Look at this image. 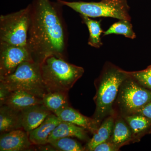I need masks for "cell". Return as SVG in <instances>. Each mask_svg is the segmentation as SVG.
<instances>
[{
    "instance_id": "obj_1",
    "label": "cell",
    "mask_w": 151,
    "mask_h": 151,
    "mask_svg": "<svg viewBox=\"0 0 151 151\" xmlns=\"http://www.w3.org/2000/svg\"><path fill=\"white\" fill-rule=\"evenodd\" d=\"M62 6L50 0L30 4L27 48L35 62L40 63L51 55L66 59L68 35Z\"/></svg>"
},
{
    "instance_id": "obj_2",
    "label": "cell",
    "mask_w": 151,
    "mask_h": 151,
    "mask_svg": "<svg viewBox=\"0 0 151 151\" xmlns=\"http://www.w3.org/2000/svg\"><path fill=\"white\" fill-rule=\"evenodd\" d=\"M129 76L128 71L111 63L104 65L94 83L96 92L94 100L96 108L92 118L100 125L108 116L114 115L113 106L120 86Z\"/></svg>"
},
{
    "instance_id": "obj_3",
    "label": "cell",
    "mask_w": 151,
    "mask_h": 151,
    "mask_svg": "<svg viewBox=\"0 0 151 151\" xmlns=\"http://www.w3.org/2000/svg\"><path fill=\"white\" fill-rule=\"evenodd\" d=\"M42 77L47 92L68 91L83 76V68L51 55L40 63Z\"/></svg>"
},
{
    "instance_id": "obj_4",
    "label": "cell",
    "mask_w": 151,
    "mask_h": 151,
    "mask_svg": "<svg viewBox=\"0 0 151 151\" xmlns=\"http://www.w3.org/2000/svg\"><path fill=\"white\" fill-rule=\"evenodd\" d=\"M1 82L11 91L22 90L42 98L47 92L40 70V63L35 61L22 63L9 75L0 76Z\"/></svg>"
},
{
    "instance_id": "obj_5",
    "label": "cell",
    "mask_w": 151,
    "mask_h": 151,
    "mask_svg": "<svg viewBox=\"0 0 151 151\" xmlns=\"http://www.w3.org/2000/svg\"><path fill=\"white\" fill-rule=\"evenodd\" d=\"M81 15L90 18L111 17L131 21L127 0H100V2H68L57 0Z\"/></svg>"
},
{
    "instance_id": "obj_6",
    "label": "cell",
    "mask_w": 151,
    "mask_h": 151,
    "mask_svg": "<svg viewBox=\"0 0 151 151\" xmlns=\"http://www.w3.org/2000/svg\"><path fill=\"white\" fill-rule=\"evenodd\" d=\"M30 4L16 12L0 17V43L27 47Z\"/></svg>"
},
{
    "instance_id": "obj_7",
    "label": "cell",
    "mask_w": 151,
    "mask_h": 151,
    "mask_svg": "<svg viewBox=\"0 0 151 151\" xmlns=\"http://www.w3.org/2000/svg\"><path fill=\"white\" fill-rule=\"evenodd\" d=\"M151 101V90L139 84L129 75L122 83L116 102L122 116L136 114Z\"/></svg>"
},
{
    "instance_id": "obj_8",
    "label": "cell",
    "mask_w": 151,
    "mask_h": 151,
    "mask_svg": "<svg viewBox=\"0 0 151 151\" xmlns=\"http://www.w3.org/2000/svg\"><path fill=\"white\" fill-rule=\"evenodd\" d=\"M27 61H34L27 47L0 43V76L13 73L21 63Z\"/></svg>"
},
{
    "instance_id": "obj_9",
    "label": "cell",
    "mask_w": 151,
    "mask_h": 151,
    "mask_svg": "<svg viewBox=\"0 0 151 151\" xmlns=\"http://www.w3.org/2000/svg\"><path fill=\"white\" fill-rule=\"evenodd\" d=\"M33 145L28 134L23 129H17L1 134L0 151H28Z\"/></svg>"
},
{
    "instance_id": "obj_10",
    "label": "cell",
    "mask_w": 151,
    "mask_h": 151,
    "mask_svg": "<svg viewBox=\"0 0 151 151\" xmlns=\"http://www.w3.org/2000/svg\"><path fill=\"white\" fill-rule=\"evenodd\" d=\"M54 114L61 121L69 122L82 127L92 134L96 132L100 125L93 118L82 115L70 105L56 111Z\"/></svg>"
},
{
    "instance_id": "obj_11",
    "label": "cell",
    "mask_w": 151,
    "mask_h": 151,
    "mask_svg": "<svg viewBox=\"0 0 151 151\" xmlns=\"http://www.w3.org/2000/svg\"><path fill=\"white\" fill-rule=\"evenodd\" d=\"M51 113L42 104L26 108L22 111L23 129L28 134L39 127Z\"/></svg>"
},
{
    "instance_id": "obj_12",
    "label": "cell",
    "mask_w": 151,
    "mask_h": 151,
    "mask_svg": "<svg viewBox=\"0 0 151 151\" xmlns=\"http://www.w3.org/2000/svg\"><path fill=\"white\" fill-rule=\"evenodd\" d=\"M61 122L56 115L51 113L39 127L28 133L30 141L35 145H45L48 144L50 135Z\"/></svg>"
},
{
    "instance_id": "obj_13",
    "label": "cell",
    "mask_w": 151,
    "mask_h": 151,
    "mask_svg": "<svg viewBox=\"0 0 151 151\" xmlns=\"http://www.w3.org/2000/svg\"><path fill=\"white\" fill-rule=\"evenodd\" d=\"M17 129H23L22 111L3 105L0 108L1 134Z\"/></svg>"
},
{
    "instance_id": "obj_14",
    "label": "cell",
    "mask_w": 151,
    "mask_h": 151,
    "mask_svg": "<svg viewBox=\"0 0 151 151\" xmlns=\"http://www.w3.org/2000/svg\"><path fill=\"white\" fill-rule=\"evenodd\" d=\"M42 104L41 98L22 90H16L11 92L4 105L22 111L33 105Z\"/></svg>"
},
{
    "instance_id": "obj_15",
    "label": "cell",
    "mask_w": 151,
    "mask_h": 151,
    "mask_svg": "<svg viewBox=\"0 0 151 151\" xmlns=\"http://www.w3.org/2000/svg\"><path fill=\"white\" fill-rule=\"evenodd\" d=\"M87 132L75 124L61 121L50 135L48 144L50 141L63 137H75L81 140H86L88 139Z\"/></svg>"
},
{
    "instance_id": "obj_16",
    "label": "cell",
    "mask_w": 151,
    "mask_h": 151,
    "mask_svg": "<svg viewBox=\"0 0 151 151\" xmlns=\"http://www.w3.org/2000/svg\"><path fill=\"white\" fill-rule=\"evenodd\" d=\"M116 117L114 115L108 116L100 124L92 137L86 146L87 150L93 151L97 146L110 139L113 132Z\"/></svg>"
},
{
    "instance_id": "obj_17",
    "label": "cell",
    "mask_w": 151,
    "mask_h": 151,
    "mask_svg": "<svg viewBox=\"0 0 151 151\" xmlns=\"http://www.w3.org/2000/svg\"><path fill=\"white\" fill-rule=\"evenodd\" d=\"M134 139L132 130L124 118L116 117L113 132L109 140L122 147Z\"/></svg>"
},
{
    "instance_id": "obj_18",
    "label": "cell",
    "mask_w": 151,
    "mask_h": 151,
    "mask_svg": "<svg viewBox=\"0 0 151 151\" xmlns=\"http://www.w3.org/2000/svg\"><path fill=\"white\" fill-rule=\"evenodd\" d=\"M42 99V104L53 113L70 105L67 92H47L43 95Z\"/></svg>"
},
{
    "instance_id": "obj_19",
    "label": "cell",
    "mask_w": 151,
    "mask_h": 151,
    "mask_svg": "<svg viewBox=\"0 0 151 151\" xmlns=\"http://www.w3.org/2000/svg\"><path fill=\"white\" fill-rule=\"evenodd\" d=\"M132 130L134 138L150 133L151 120L139 114H133L123 116Z\"/></svg>"
},
{
    "instance_id": "obj_20",
    "label": "cell",
    "mask_w": 151,
    "mask_h": 151,
    "mask_svg": "<svg viewBox=\"0 0 151 151\" xmlns=\"http://www.w3.org/2000/svg\"><path fill=\"white\" fill-rule=\"evenodd\" d=\"M82 22L86 25L89 33L88 43L90 46L99 48L103 45L100 36L104 32L101 26L100 21L94 20L90 17L80 14Z\"/></svg>"
},
{
    "instance_id": "obj_21",
    "label": "cell",
    "mask_w": 151,
    "mask_h": 151,
    "mask_svg": "<svg viewBox=\"0 0 151 151\" xmlns=\"http://www.w3.org/2000/svg\"><path fill=\"white\" fill-rule=\"evenodd\" d=\"M131 21L119 20L110 27L107 30L103 32V35L111 34L121 35L131 39L136 37V34L133 29Z\"/></svg>"
},
{
    "instance_id": "obj_22",
    "label": "cell",
    "mask_w": 151,
    "mask_h": 151,
    "mask_svg": "<svg viewBox=\"0 0 151 151\" xmlns=\"http://www.w3.org/2000/svg\"><path fill=\"white\" fill-rule=\"evenodd\" d=\"M56 150L61 151H83L85 149L81 144L71 137L60 138L49 142Z\"/></svg>"
},
{
    "instance_id": "obj_23",
    "label": "cell",
    "mask_w": 151,
    "mask_h": 151,
    "mask_svg": "<svg viewBox=\"0 0 151 151\" xmlns=\"http://www.w3.org/2000/svg\"><path fill=\"white\" fill-rule=\"evenodd\" d=\"M129 73L139 84L151 90V65L144 70L129 72Z\"/></svg>"
},
{
    "instance_id": "obj_24",
    "label": "cell",
    "mask_w": 151,
    "mask_h": 151,
    "mask_svg": "<svg viewBox=\"0 0 151 151\" xmlns=\"http://www.w3.org/2000/svg\"><path fill=\"white\" fill-rule=\"evenodd\" d=\"M120 148L121 147L109 140L98 145L93 151H117L119 150Z\"/></svg>"
},
{
    "instance_id": "obj_25",
    "label": "cell",
    "mask_w": 151,
    "mask_h": 151,
    "mask_svg": "<svg viewBox=\"0 0 151 151\" xmlns=\"http://www.w3.org/2000/svg\"><path fill=\"white\" fill-rule=\"evenodd\" d=\"M11 92L3 83L0 82V105L4 104Z\"/></svg>"
},
{
    "instance_id": "obj_26",
    "label": "cell",
    "mask_w": 151,
    "mask_h": 151,
    "mask_svg": "<svg viewBox=\"0 0 151 151\" xmlns=\"http://www.w3.org/2000/svg\"><path fill=\"white\" fill-rule=\"evenodd\" d=\"M136 114L145 116L151 120V101L143 106Z\"/></svg>"
}]
</instances>
